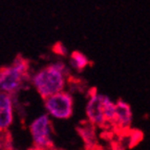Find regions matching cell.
<instances>
[{"mask_svg": "<svg viewBox=\"0 0 150 150\" xmlns=\"http://www.w3.org/2000/svg\"><path fill=\"white\" fill-rule=\"evenodd\" d=\"M14 98L10 93L0 91V133L5 132L14 121Z\"/></svg>", "mask_w": 150, "mask_h": 150, "instance_id": "5", "label": "cell"}, {"mask_svg": "<svg viewBox=\"0 0 150 150\" xmlns=\"http://www.w3.org/2000/svg\"><path fill=\"white\" fill-rule=\"evenodd\" d=\"M48 115L58 120H67L74 112V98L64 89L43 99Z\"/></svg>", "mask_w": 150, "mask_h": 150, "instance_id": "3", "label": "cell"}, {"mask_svg": "<svg viewBox=\"0 0 150 150\" xmlns=\"http://www.w3.org/2000/svg\"><path fill=\"white\" fill-rule=\"evenodd\" d=\"M102 96L103 95L98 93L93 89V93H90L86 105V117L88 122L95 126H103L105 124L102 110Z\"/></svg>", "mask_w": 150, "mask_h": 150, "instance_id": "6", "label": "cell"}, {"mask_svg": "<svg viewBox=\"0 0 150 150\" xmlns=\"http://www.w3.org/2000/svg\"><path fill=\"white\" fill-rule=\"evenodd\" d=\"M30 131L35 149L55 148V144L52 139L53 126H52L50 115L47 113L39 115L37 119L33 121L30 126Z\"/></svg>", "mask_w": 150, "mask_h": 150, "instance_id": "4", "label": "cell"}, {"mask_svg": "<svg viewBox=\"0 0 150 150\" xmlns=\"http://www.w3.org/2000/svg\"><path fill=\"white\" fill-rule=\"evenodd\" d=\"M102 110L105 123H111L113 124L115 117V103L110 100L107 96H102Z\"/></svg>", "mask_w": 150, "mask_h": 150, "instance_id": "8", "label": "cell"}, {"mask_svg": "<svg viewBox=\"0 0 150 150\" xmlns=\"http://www.w3.org/2000/svg\"><path fill=\"white\" fill-rule=\"evenodd\" d=\"M54 53L57 54V55H60V56H66L67 55V50L66 47L64 46V44H62L61 42H58L54 45L53 47Z\"/></svg>", "mask_w": 150, "mask_h": 150, "instance_id": "11", "label": "cell"}, {"mask_svg": "<svg viewBox=\"0 0 150 150\" xmlns=\"http://www.w3.org/2000/svg\"><path fill=\"white\" fill-rule=\"evenodd\" d=\"M67 75L68 69L66 65L58 61L37 71L30 81L40 97L45 99L64 89Z\"/></svg>", "mask_w": 150, "mask_h": 150, "instance_id": "1", "label": "cell"}, {"mask_svg": "<svg viewBox=\"0 0 150 150\" xmlns=\"http://www.w3.org/2000/svg\"><path fill=\"white\" fill-rule=\"evenodd\" d=\"M89 63L88 58L81 52H73L69 58V65L77 71H82Z\"/></svg>", "mask_w": 150, "mask_h": 150, "instance_id": "9", "label": "cell"}, {"mask_svg": "<svg viewBox=\"0 0 150 150\" xmlns=\"http://www.w3.org/2000/svg\"><path fill=\"white\" fill-rule=\"evenodd\" d=\"M132 122V111L128 103L122 100H119L115 103V117L113 124L122 128L128 129Z\"/></svg>", "mask_w": 150, "mask_h": 150, "instance_id": "7", "label": "cell"}, {"mask_svg": "<svg viewBox=\"0 0 150 150\" xmlns=\"http://www.w3.org/2000/svg\"><path fill=\"white\" fill-rule=\"evenodd\" d=\"M28 69V61L21 56H17L12 65L0 68V91L16 95L24 86Z\"/></svg>", "mask_w": 150, "mask_h": 150, "instance_id": "2", "label": "cell"}, {"mask_svg": "<svg viewBox=\"0 0 150 150\" xmlns=\"http://www.w3.org/2000/svg\"><path fill=\"white\" fill-rule=\"evenodd\" d=\"M89 123V122H88ZM80 135L84 140L86 145H95L96 144V133H95V125L88 124V127H81L79 129Z\"/></svg>", "mask_w": 150, "mask_h": 150, "instance_id": "10", "label": "cell"}]
</instances>
